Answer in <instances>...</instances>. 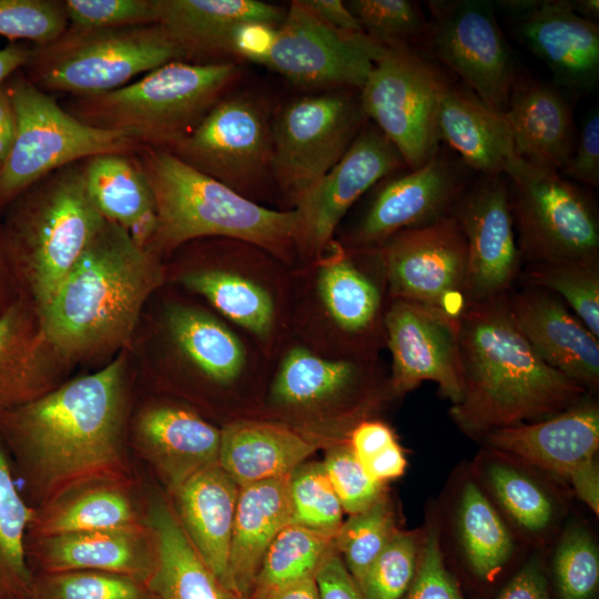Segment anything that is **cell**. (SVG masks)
I'll return each mask as SVG.
<instances>
[{
	"label": "cell",
	"mask_w": 599,
	"mask_h": 599,
	"mask_svg": "<svg viewBox=\"0 0 599 599\" xmlns=\"http://www.w3.org/2000/svg\"><path fill=\"white\" fill-rule=\"evenodd\" d=\"M463 398L450 414L469 433L545 419L587 389L548 365L516 326L508 295L468 306L459 318Z\"/></svg>",
	"instance_id": "1"
},
{
	"label": "cell",
	"mask_w": 599,
	"mask_h": 599,
	"mask_svg": "<svg viewBox=\"0 0 599 599\" xmlns=\"http://www.w3.org/2000/svg\"><path fill=\"white\" fill-rule=\"evenodd\" d=\"M121 358L8 410V429L32 477L48 491L110 471L120 456Z\"/></svg>",
	"instance_id": "2"
},
{
	"label": "cell",
	"mask_w": 599,
	"mask_h": 599,
	"mask_svg": "<svg viewBox=\"0 0 599 599\" xmlns=\"http://www.w3.org/2000/svg\"><path fill=\"white\" fill-rule=\"evenodd\" d=\"M164 280L159 256L105 221L40 312L44 337L68 357L119 346Z\"/></svg>",
	"instance_id": "3"
},
{
	"label": "cell",
	"mask_w": 599,
	"mask_h": 599,
	"mask_svg": "<svg viewBox=\"0 0 599 599\" xmlns=\"http://www.w3.org/2000/svg\"><path fill=\"white\" fill-rule=\"evenodd\" d=\"M293 275V339L325 357H379L392 298L378 247H348L335 237Z\"/></svg>",
	"instance_id": "4"
},
{
	"label": "cell",
	"mask_w": 599,
	"mask_h": 599,
	"mask_svg": "<svg viewBox=\"0 0 599 599\" xmlns=\"http://www.w3.org/2000/svg\"><path fill=\"white\" fill-rule=\"evenodd\" d=\"M134 156L156 205V226L148 250L160 256L200 238H237L296 268L294 210L270 209L251 201L165 149L142 146Z\"/></svg>",
	"instance_id": "5"
},
{
	"label": "cell",
	"mask_w": 599,
	"mask_h": 599,
	"mask_svg": "<svg viewBox=\"0 0 599 599\" xmlns=\"http://www.w3.org/2000/svg\"><path fill=\"white\" fill-rule=\"evenodd\" d=\"M240 74L233 61H172L119 89L75 97L68 112L141 146L169 150L196 128Z\"/></svg>",
	"instance_id": "6"
},
{
	"label": "cell",
	"mask_w": 599,
	"mask_h": 599,
	"mask_svg": "<svg viewBox=\"0 0 599 599\" xmlns=\"http://www.w3.org/2000/svg\"><path fill=\"white\" fill-rule=\"evenodd\" d=\"M203 248L174 275L273 361L291 337L293 268L237 238H200Z\"/></svg>",
	"instance_id": "7"
},
{
	"label": "cell",
	"mask_w": 599,
	"mask_h": 599,
	"mask_svg": "<svg viewBox=\"0 0 599 599\" xmlns=\"http://www.w3.org/2000/svg\"><path fill=\"white\" fill-rule=\"evenodd\" d=\"M83 161L50 173L19 194L1 236L4 250L27 271L39 312L106 221L88 193Z\"/></svg>",
	"instance_id": "8"
},
{
	"label": "cell",
	"mask_w": 599,
	"mask_h": 599,
	"mask_svg": "<svg viewBox=\"0 0 599 599\" xmlns=\"http://www.w3.org/2000/svg\"><path fill=\"white\" fill-rule=\"evenodd\" d=\"M172 61H186L185 54L155 23L114 29L68 27L55 40L31 49L24 67L26 77L44 92L87 97L124 87L132 78Z\"/></svg>",
	"instance_id": "9"
},
{
	"label": "cell",
	"mask_w": 599,
	"mask_h": 599,
	"mask_svg": "<svg viewBox=\"0 0 599 599\" xmlns=\"http://www.w3.org/2000/svg\"><path fill=\"white\" fill-rule=\"evenodd\" d=\"M383 47L364 32L333 28L304 0H295L280 24L246 27L238 39L237 57L306 89L359 91Z\"/></svg>",
	"instance_id": "10"
},
{
	"label": "cell",
	"mask_w": 599,
	"mask_h": 599,
	"mask_svg": "<svg viewBox=\"0 0 599 599\" xmlns=\"http://www.w3.org/2000/svg\"><path fill=\"white\" fill-rule=\"evenodd\" d=\"M4 87L13 108L16 133L0 169V204L13 201L41 179L72 163L108 153L133 155L142 148L121 132L81 122L24 74L13 73Z\"/></svg>",
	"instance_id": "11"
},
{
	"label": "cell",
	"mask_w": 599,
	"mask_h": 599,
	"mask_svg": "<svg viewBox=\"0 0 599 599\" xmlns=\"http://www.w3.org/2000/svg\"><path fill=\"white\" fill-rule=\"evenodd\" d=\"M366 121L354 89L304 95L274 114L272 179L283 210H293L316 186Z\"/></svg>",
	"instance_id": "12"
},
{
	"label": "cell",
	"mask_w": 599,
	"mask_h": 599,
	"mask_svg": "<svg viewBox=\"0 0 599 599\" xmlns=\"http://www.w3.org/2000/svg\"><path fill=\"white\" fill-rule=\"evenodd\" d=\"M505 175L522 262L599 257L598 210L582 187L516 154Z\"/></svg>",
	"instance_id": "13"
},
{
	"label": "cell",
	"mask_w": 599,
	"mask_h": 599,
	"mask_svg": "<svg viewBox=\"0 0 599 599\" xmlns=\"http://www.w3.org/2000/svg\"><path fill=\"white\" fill-rule=\"evenodd\" d=\"M450 80L425 54L406 44H384L359 90L363 112L396 146L408 169L440 148L437 115Z\"/></svg>",
	"instance_id": "14"
},
{
	"label": "cell",
	"mask_w": 599,
	"mask_h": 599,
	"mask_svg": "<svg viewBox=\"0 0 599 599\" xmlns=\"http://www.w3.org/2000/svg\"><path fill=\"white\" fill-rule=\"evenodd\" d=\"M273 119L268 103L227 93L170 151L196 171L260 204L272 179Z\"/></svg>",
	"instance_id": "15"
},
{
	"label": "cell",
	"mask_w": 599,
	"mask_h": 599,
	"mask_svg": "<svg viewBox=\"0 0 599 599\" xmlns=\"http://www.w3.org/2000/svg\"><path fill=\"white\" fill-rule=\"evenodd\" d=\"M382 359L321 356L292 337L272 361L267 408L300 420L366 419L380 397Z\"/></svg>",
	"instance_id": "16"
},
{
	"label": "cell",
	"mask_w": 599,
	"mask_h": 599,
	"mask_svg": "<svg viewBox=\"0 0 599 599\" xmlns=\"http://www.w3.org/2000/svg\"><path fill=\"white\" fill-rule=\"evenodd\" d=\"M424 45L493 111L504 114L515 82L510 47L488 0L428 1Z\"/></svg>",
	"instance_id": "17"
},
{
	"label": "cell",
	"mask_w": 599,
	"mask_h": 599,
	"mask_svg": "<svg viewBox=\"0 0 599 599\" xmlns=\"http://www.w3.org/2000/svg\"><path fill=\"white\" fill-rule=\"evenodd\" d=\"M470 172L455 153L440 145L422 166L377 183L354 224L336 240L348 247H379L400 231L450 215L471 182Z\"/></svg>",
	"instance_id": "18"
},
{
	"label": "cell",
	"mask_w": 599,
	"mask_h": 599,
	"mask_svg": "<svg viewBox=\"0 0 599 599\" xmlns=\"http://www.w3.org/2000/svg\"><path fill=\"white\" fill-rule=\"evenodd\" d=\"M378 248L390 298L415 302L460 318L467 308V245L451 214L400 231Z\"/></svg>",
	"instance_id": "19"
},
{
	"label": "cell",
	"mask_w": 599,
	"mask_h": 599,
	"mask_svg": "<svg viewBox=\"0 0 599 599\" xmlns=\"http://www.w3.org/2000/svg\"><path fill=\"white\" fill-rule=\"evenodd\" d=\"M406 169L396 146L367 120L341 160L293 209L296 213V268L316 258L328 246L344 216L365 193Z\"/></svg>",
	"instance_id": "20"
},
{
	"label": "cell",
	"mask_w": 599,
	"mask_h": 599,
	"mask_svg": "<svg viewBox=\"0 0 599 599\" xmlns=\"http://www.w3.org/2000/svg\"><path fill=\"white\" fill-rule=\"evenodd\" d=\"M451 215L467 245V307L508 295L524 262L506 175H479L471 180Z\"/></svg>",
	"instance_id": "21"
},
{
	"label": "cell",
	"mask_w": 599,
	"mask_h": 599,
	"mask_svg": "<svg viewBox=\"0 0 599 599\" xmlns=\"http://www.w3.org/2000/svg\"><path fill=\"white\" fill-rule=\"evenodd\" d=\"M161 327L171 363L212 387L232 392L271 373L272 361L215 312L172 300L163 306Z\"/></svg>",
	"instance_id": "22"
},
{
	"label": "cell",
	"mask_w": 599,
	"mask_h": 599,
	"mask_svg": "<svg viewBox=\"0 0 599 599\" xmlns=\"http://www.w3.org/2000/svg\"><path fill=\"white\" fill-rule=\"evenodd\" d=\"M385 334L392 355L388 376L392 395H404L430 380L453 405L461 400L459 318L434 307L392 298Z\"/></svg>",
	"instance_id": "23"
},
{
	"label": "cell",
	"mask_w": 599,
	"mask_h": 599,
	"mask_svg": "<svg viewBox=\"0 0 599 599\" xmlns=\"http://www.w3.org/2000/svg\"><path fill=\"white\" fill-rule=\"evenodd\" d=\"M521 42L551 71L557 87L592 91L599 80V24L581 18L569 0H500Z\"/></svg>",
	"instance_id": "24"
},
{
	"label": "cell",
	"mask_w": 599,
	"mask_h": 599,
	"mask_svg": "<svg viewBox=\"0 0 599 599\" xmlns=\"http://www.w3.org/2000/svg\"><path fill=\"white\" fill-rule=\"evenodd\" d=\"M511 317L538 355L551 367L595 389L599 384V338L557 295L526 286L508 294Z\"/></svg>",
	"instance_id": "25"
},
{
	"label": "cell",
	"mask_w": 599,
	"mask_h": 599,
	"mask_svg": "<svg viewBox=\"0 0 599 599\" xmlns=\"http://www.w3.org/2000/svg\"><path fill=\"white\" fill-rule=\"evenodd\" d=\"M486 440L497 450L570 479L596 463L599 408L581 398L545 419L494 429L486 435Z\"/></svg>",
	"instance_id": "26"
},
{
	"label": "cell",
	"mask_w": 599,
	"mask_h": 599,
	"mask_svg": "<svg viewBox=\"0 0 599 599\" xmlns=\"http://www.w3.org/2000/svg\"><path fill=\"white\" fill-rule=\"evenodd\" d=\"M519 158L560 172L575 149L572 109L557 87L517 75L502 114Z\"/></svg>",
	"instance_id": "27"
},
{
	"label": "cell",
	"mask_w": 599,
	"mask_h": 599,
	"mask_svg": "<svg viewBox=\"0 0 599 599\" xmlns=\"http://www.w3.org/2000/svg\"><path fill=\"white\" fill-rule=\"evenodd\" d=\"M135 435L144 456L174 493L200 470L219 464L221 428L185 407L164 404L145 409Z\"/></svg>",
	"instance_id": "28"
},
{
	"label": "cell",
	"mask_w": 599,
	"mask_h": 599,
	"mask_svg": "<svg viewBox=\"0 0 599 599\" xmlns=\"http://www.w3.org/2000/svg\"><path fill=\"white\" fill-rule=\"evenodd\" d=\"M158 21L194 58L227 55L233 32L246 23L277 26L286 9L258 0H156Z\"/></svg>",
	"instance_id": "29"
},
{
	"label": "cell",
	"mask_w": 599,
	"mask_h": 599,
	"mask_svg": "<svg viewBox=\"0 0 599 599\" xmlns=\"http://www.w3.org/2000/svg\"><path fill=\"white\" fill-rule=\"evenodd\" d=\"M318 447L303 432L265 418H238L221 428L219 465L240 487L290 475Z\"/></svg>",
	"instance_id": "30"
},
{
	"label": "cell",
	"mask_w": 599,
	"mask_h": 599,
	"mask_svg": "<svg viewBox=\"0 0 599 599\" xmlns=\"http://www.w3.org/2000/svg\"><path fill=\"white\" fill-rule=\"evenodd\" d=\"M240 488L215 464L193 475L175 491L177 519L184 532L204 564L227 589L230 546Z\"/></svg>",
	"instance_id": "31"
},
{
	"label": "cell",
	"mask_w": 599,
	"mask_h": 599,
	"mask_svg": "<svg viewBox=\"0 0 599 599\" xmlns=\"http://www.w3.org/2000/svg\"><path fill=\"white\" fill-rule=\"evenodd\" d=\"M437 130L440 144L479 175L505 174L515 154L502 114L488 108L465 85L451 81L440 95Z\"/></svg>",
	"instance_id": "32"
},
{
	"label": "cell",
	"mask_w": 599,
	"mask_h": 599,
	"mask_svg": "<svg viewBox=\"0 0 599 599\" xmlns=\"http://www.w3.org/2000/svg\"><path fill=\"white\" fill-rule=\"evenodd\" d=\"M290 475L240 488L229 556L230 589L245 599L263 557L290 524Z\"/></svg>",
	"instance_id": "33"
},
{
	"label": "cell",
	"mask_w": 599,
	"mask_h": 599,
	"mask_svg": "<svg viewBox=\"0 0 599 599\" xmlns=\"http://www.w3.org/2000/svg\"><path fill=\"white\" fill-rule=\"evenodd\" d=\"M148 525L154 551L145 581L151 599H243L209 569L165 502L153 501Z\"/></svg>",
	"instance_id": "34"
},
{
	"label": "cell",
	"mask_w": 599,
	"mask_h": 599,
	"mask_svg": "<svg viewBox=\"0 0 599 599\" xmlns=\"http://www.w3.org/2000/svg\"><path fill=\"white\" fill-rule=\"evenodd\" d=\"M146 540L135 526L47 536L39 557L44 572L95 570L145 583L154 566Z\"/></svg>",
	"instance_id": "35"
},
{
	"label": "cell",
	"mask_w": 599,
	"mask_h": 599,
	"mask_svg": "<svg viewBox=\"0 0 599 599\" xmlns=\"http://www.w3.org/2000/svg\"><path fill=\"white\" fill-rule=\"evenodd\" d=\"M83 172L88 193L103 217L146 247L156 226V205L134 154L89 158L83 161Z\"/></svg>",
	"instance_id": "36"
},
{
	"label": "cell",
	"mask_w": 599,
	"mask_h": 599,
	"mask_svg": "<svg viewBox=\"0 0 599 599\" xmlns=\"http://www.w3.org/2000/svg\"><path fill=\"white\" fill-rule=\"evenodd\" d=\"M458 527L471 570L481 580H493L509 560L514 542L491 504L473 481L461 493Z\"/></svg>",
	"instance_id": "37"
},
{
	"label": "cell",
	"mask_w": 599,
	"mask_h": 599,
	"mask_svg": "<svg viewBox=\"0 0 599 599\" xmlns=\"http://www.w3.org/2000/svg\"><path fill=\"white\" fill-rule=\"evenodd\" d=\"M334 547V536L288 524L268 546L251 595L260 599L302 579L314 577Z\"/></svg>",
	"instance_id": "38"
},
{
	"label": "cell",
	"mask_w": 599,
	"mask_h": 599,
	"mask_svg": "<svg viewBox=\"0 0 599 599\" xmlns=\"http://www.w3.org/2000/svg\"><path fill=\"white\" fill-rule=\"evenodd\" d=\"M34 512L20 497L0 446V599H31L33 581L24 554V531Z\"/></svg>",
	"instance_id": "39"
},
{
	"label": "cell",
	"mask_w": 599,
	"mask_h": 599,
	"mask_svg": "<svg viewBox=\"0 0 599 599\" xmlns=\"http://www.w3.org/2000/svg\"><path fill=\"white\" fill-rule=\"evenodd\" d=\"M526 286L554 293L599 338V257L527 264Z\"/></svg>",
	"instance_id": "40"
},
{
	"label": "cell",
	"mask_w": 599,
	"mask_h": 599,
	"mask_svg": "<svg viewBox=\"0 0 599 599\" xmlns=\"http://www.w3.org/2000/svg\"><path fill=\"white\" fill-rule=\"evenodd\" d=\"M134 526V510L118 488L88 489L55 507L41 524V534H61Z\"/></svg>",
	"instance_id": "41"
},
{
	"label": "cell",
	"mask_w": 599,
	"mask_h": 599,
	"mask_svg": "<svg viewBox=\"0 0 599 599\" xmlns=\"http://www.w3.org/2000/svg\"><path fill=\"white\" fill-rule=\"evenodd\" d=\"M290 524L336 535L343 508L323 463L301 464L290 474Z\"/></svg>",
	"instance_id": "42"
},
{
	"label": "cell",
	"mask_w": 599,
	"mask_h": 599,
	"mask_svg": "<svg viewBox=\"0 0 599 599\" xmlns=\"http://www.w3.org/2000/svg\"><path fill=\"white\" fill-rule=\"evenodd\" d=\"M396 530L387 501L382 497L367 509L351 515L334 537V548L356 582L382 552Z\"/></svg>",
	"instance_id": "43"
},
{
	"label": "cell",
	"mask_w": 599,
	"mask_h": 599,
	"mask_svg": "<svg viewBox=\"0 0 599 599\" xmlns=\"http://www.w3.org/2000/svg\"><path fill=\"white\" fill-rule=\"evenodd\" d=\"M31 599H151L144 582L95 570L45 572L34 579Z\"/></svg>",
	"instance_id": "44"
},
{
	"label": "cell",
	"mask_w": 599,
	"mask_h": 599,
	"mask_svg": "<svg viewBox=\"0 0 599 599\" xmlns=\"http://www.w3.org/2000/svg\"><path fill=\"white\" fill-rule=\"evenodd\" d=\"M363 32L382 44H424L428 21L409 0H349L345 2Z\"/></svg>",
	"instance_id": "45"
},
{
	"label": "cell",
	"mask_w": 599,
	"mask_h": 599,
	"mask_svg": "<svg viewBox=\"0 0 599 599\" xmlns=\"http://www.w3.org/2000/svg\"><path fill=\"white\" fill-rule=\"evenodd\" d=\"M560 599H593L599 583V554L590 534L572 527L560 539L554 557Z\"/></svg>",
	"instance_id": "46"
},
{
	"label": "cell",
	"mask_w": 599,
	"mask_h": 599,
	"mask_svg": "<svg viewBox=\"0 0 599 599\" xmlns=\"http://www.w3.org/2000/svg\"><path fill=\"white\" fill-rule=\"evenodd\" d=\"M417 544L410 534L395 531L378 557L356 582L365 599H400L417 569Z\"/></svg>",
	"instance_id": "47"
},
{
	"label": "cell",
	"mask_w": 599,
	"mask_h": 599,
	"mask_svg": "<svg viewBox=\"0 0 599 599\" xmlns=\"http://www.w3.org/2000/svg\"><path fill=\"white\" fill-rule=\"evenodd\" d=\"M69 27L62 0H0V35L43 45Z\"/></svg>",
	"instance_id": "48"
},
{
	"label": "cell",
	"mask_w": 599,
	"mask_h": 599,
	"mask_svg": "<svg viewBox=\"0 0 599 599\" xmlns=\"http://www.w3.org/2000/svg\"><path fill=\"white\" fill-rule=\"evenodd\" d=\"M488 477L499 501L520 527L536 532L550 524L551 501L531 479L502 464H493Z\"/></svg>",
	"instance_id": "49"
},
{
	"label": "cell",
	"mask_w": 599,
	"mask_h": 599,
	"mask_svg": "<svg viewBox=\"0 0 599 599\" xmlns=\"http://www.w3.org/2000/svg\"><path fill=\"white\" fill-rule=\"evenodd\" d=\"M29 346L21 314L9 309L0 316V410L21 403L30 393L33 366Z\"/></svg>",
	"instance_id": "50"
},
{
	"label": "cell",
	"mask_w": 599,
	"mask_h": 599,
	"mask_svg": "<svg viewBox=\"0 0 599 599\" xmlns=\"http://www.w3.org/2000/svg\"><path fill=\"white\" fill-rule=\"evenodd\" d=\"M69 27L114 29L155 24L156 0H62Z\"/></svg>",
	"instance_id": "51"
},
{
	"label": "cell",
	"mask_w": 599,
	"mask_h": 599,
	"mask_svg": "<svg viewBox=\"0 0 599 599\" xmlns=\"http://www.w3.org/2000/svg\"><path fill=\"white\" fill-rule=\"evenodd\" d=\"M323 465L343 511L361 512L382 498L383 484L368 477L348 444L332 446Z\"/></svg>",
	"instance_id": "52"
},
{
	"label": "cell",
	"mask_w": 599,
	"mask_h": 599,
	"mask_svg": "<svg viewBox=\"0 0 599 599\" xmlns=\"http://www.w3.org/2000/svg\"><path fill=\"white\" fill-rule=\"evenodd\" d=\"M406 599H465L447 569L436 528L428 531Z\"/></svg>",
	"instance_id": "53"
},
{
	"label": "cell",
	"mask_w": 599,
	"mask_h": 599,
	"mask_svg": "<svg viewBox=\"0 0 599 599\" xmlns=\"http://www.w3.org/2000/svg\"><path fill=\"white\" fill-rule=\"evenodd\" d=\"M569 181L580 182L590 187L599 186V112L591 110L583 119L573 153L559 172Z\"/></svg>",
	"instance_id": "54"
},
{
	"label": "cell",
	"mask_w": 599,
	"mask_h": 599,
	"mask_svg": "<svg viewBox=\"0 0 599 599\" xmlns=\"http://www.w3.org/2000/svg\"><path fill=\"white\" fill-rule=\"evenodd\" d=\"M315 580L319 599H365L334 547L321 562Z\"/></svg>",
	"instance_id": "55"
},
{
	"label": "cell",
	"mask_w": 599,
	"mask_h": 599,
	"mask_svg": "<svg viewBox=\"0 0 599 599\" xmlns=\"http://www.w3.org/2000/svg\"><path fill=\"white\" fill-rule=\"evenodd\" d=\"M348 440V445L359 464L397 441L388 425L369 418L361 420L351 429Z\"/></svg>",
	"instance_id": "56"
},
{
	"label": "cell",
	"mask_w": 599,
	"mask_h": 599,
	"mask_svg": "<svg viewBox=\"0 0 599 599\" xmlns=\"http://www.w3.org/2000/svg\"><path fill=\"white\" fill-rule=\"evenodd\" d=\"M497 599H551L547 578L536 560H529L500 590Z\"/></svg>",
	"instance_id": "57"
},
{
	"label": "cell",
	"mask_w": 599,
	"mask_h": 599,
	"mask_svg": "<svg viewBox=\"0 0 599 599\" xmlns=\"http://www.w3.org/2000/svg\"><path fill=\"white\" fill-rule=\"evenodd\" d=\"M361 465L369 478L383 484L385 480L403 475L406 458L400 446L395 441Z\"/></svg>",
	"instance_id": "58"
},
{
	"label": "cell",
	"mask_w": 599,
	"mask_h": 599,
	"mask_svg": "<svg viewBox=\"0 0 599 599\" xmlns=\"http://www.w3.org/2000/svg\"><path fill=\"white\" fill-rule=\"evenodd\" d=\"M326 23L346 32H363L361 24L341 0H304Z\"/></svg>",
	"instance_id": "59"
},
{
	"label": "cell",
	"mask_w": 599,
	"mask_h": 599,
	"mask_svg": "<svg viewBox=\"0 0 599 599\" xmlns=\"http://www.w3.org/2000/svg\"><path fill=\"white\" fill-rule=\"evenodd\" d=\"M577 496L585 501L595 514L599 512V473L596 463L582 468L569 479Z\"/></svg>",
	"instance_id": "60"
},
{
	"label": "cell",
	"mask_w": 599,
	"mask_h": 599,
	"mask_svg": "<svg viewBox=\"0 0 599 599\" xmlns=\"http://www.w3.org/2000/svg\"><path fill=\"white\" fill-rule=\"evenodd\" d=\"M16 133L12 103L4 83L0 85V169L6 162Z\"/></svg>",
	"instance_id": "61"
},
{
	"label": "cell",
	"mask_w": 599,
	"mask_h": 599,
	"mask_svg": "<svg viewBox=\"0 0 599 599\" xmlns=\"http://www.w3.org/2000/svg\"><path fill=\"white\" fill-rule=\"evenodd\" d=\"M30 51L31 49L16 42L0 49V85L27 64Z\"/></svg>",
	"instance_id": "62"
},
{
	"label": "cell",
	"mask_w": 599,
	"mask_h": 599,
	"mask_svg": "<svg viewBox=\"0 0 599 599\" xmlns=\"http://www.w3.org/2000/svg\"><path fill=\"white\" fill-rule=\"evenodd\" d=\"M260 599H319V592L314 576L284 586Z\"/></svg>",
	"instance_id": "63"
},
{
	"label": "cell",
	"mask_w": 599,
	"mask_h": 599,
	"mask_svg": "<svg viewBox=\"0 0 599 599\" xmlns=\"http://www.w3.org/2000/svg\"><path fill=\"white\" fill-rule=\"evenodd\" d=\"M571 9L581 18L598 22L599 1L598 0H569Z\"/></svg>",
	"instance_id": "64"
}]
</instances>
